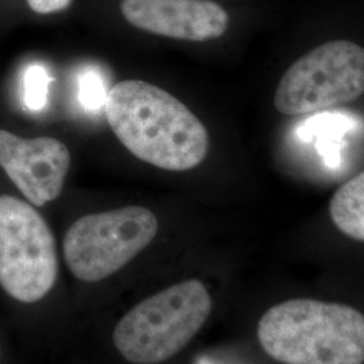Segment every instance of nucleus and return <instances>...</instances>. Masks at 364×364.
<instances>
[{
    "instance_id": "f257e3e1",
    "label": "nucleus",
    "mask_w": 364,
    "mask_h": 364,
    "mask_svg": "<svg viewBox=\"0 0 364 364\" xmlns=\"http://www.w3.org/2000/svg\"><path fill=\"white\" fill-rule=\"evenodd\" d=\"M105 115L132 156L159 169H195L208 154L203 122L181 100L150 82H117L108 92Z\"/></svg>"
},
{
    "instance_id": "f03ea898",
    "label": "nucleus",
    "mask_w": 364,
    "mask_h": 364,
    "mask_svg": "<svg viewBox=\"0 0 364 364\" xmlns=\"http://www.w3.org/2000/svg\"><path fill=\"white\" fill-rule=\"evenodd\" d=\"M260 347L282 364H364V314L318 299H287L260 317Z\"/></svg>"
},
{
    "instance_id": "7ed1b4c3",
    "label": "nucleus",
    "mask_w": 364,
    "mask_h": 364,
    "mask_svg": "<svg viewBox=\"0 0 364 364\" xmlns=\"http://www.w3.org/2000/svg\"><path fill=\"white\" fill-rule=\"evenodd\" d=\"M212 311L208 289L189 279L164 289L132 308L114 331V344L134 364H158L185 348Z\"/></svg>"
},
{
    "instance_id": "20e7f679",
    "label": "nucleus",
    "mask_w": 364,
    "mask_h": 364,
    "mask_svg": "<svg viewBox=\"0 0 364 364\" xmlns=\"http://www.w3.org/2000/svg\"><path fill=\"white\" fill-rule=\"evenodd\" d=\"M156 232V216L144 207L85 215L69 227L64 237L66 264L80 281L99 282L144 251Z\"/></svg>"
},
{
    "instance_id": "39448f33",
    "label": "nucleus",
    "mask_w": 364,
    "mask_h": 364,
    "mask_svg": "<svg viewBox=\"0 0 364 364\" xmlns=\"http://www.w3.org/2000/svg\"><path fill=\"white\" fill-rule=\"evenodd\" d=\"M363 95V46L335 39L304 54L287 69L274 105L284 115L297 117L346 105Z\"/></svg>"
},
{
    "instance_id": "423d86ee",
    "label": "nucleus",
    "mask_w": 364,
    "mask_h": 364,
    "mask_svg": "<svg viewBox=\"0 0 364 364\" xmlns=\"http://www.w3.org/2000/svg\"><path fill=\"white\" fill-rule=\"evenodd\" d=\"M58 275L52 230L37 209L0 196V287L14 299L33 304L52 290Z\"/></svg>"
},
{
    "instance_id": "0eeeda50",
    "label": "nucleus",
    "mask_w": 364,
    "mask_h": 364,
    "mask_svg": "<svg viewBox=\"0 0 364 364\" xmlns=\"http://www.w3.org/2000/svg\"><path fill=\"white\" fill-rule=\"evenodd\" d=\"M0 166L30 204L43 207L61 195L70 153L52 136L22 138L0 130Z\"/></svg>"
},
{
    "instance_id": "6e6552de",
    "label": "nucleus",
    "mask_w": 364,
    "mask_h": 364,
    "mask_svg": "<svg viewBox=\"0 0 364 364\" xmlns=\"http://www.w3.org/2000/svg\"><path fill=\"white\" fill-rule=\"evenodd\" d=\"M120 13L142 31L188 42L220 38L230 26V15L213 0H122Z\"/></svg>"
},
{
    "instance_id": "1a4fd4ad",
    "label": "nucleus",
    "mask_w": 364,
    "mask_h": 364,
    "mask_svg": "<svg viewBox=\"0 0 364 364\" xmlns=\"http://www.w3.org/2000/svg\"><path fill=\"white\" fill-rule=\"evenodd\" d=\"M329 215L341 234L364 242V171L338 188L329 203Z\"/></svg>"
},
{
    "instance_id": "9d476101",
    "label": "nucleus",
    "mask_w": 364,
    "mask_h": 364,
    "mask_svg": "<svg viewBox=\"0 0 364 364\" xmlns=\"http://www.w3.org/2000/svg\"><path fill=\"white\" fill-rule=\"evenodd\" d=\"M78 100L90 112H99L105 109V100L108 96L107 81L102 70L96 68L84 69L77 81Z\"/></svg>"
},
{
    "instance_id": "9b49d317",
    "label": "nucleus",
    "mask_w": 364,
    "mask_h": 364,
    "mask_svg": "<svg viewBox=\"0 0 364 364\" xmlns=\"http://www.w3.org/2000/svg\"><path fill=\"white\" fill-rule=\"evenodd\" d=\"M52 78L45 66L33 64L23 76V102L30 111H42L49 99V85Z\"/></svg>"
},
{
    "instance_id": "f8f14e48",
    "label": "nucleus",
    "mask_w": 364,
    "mask_h": 364,
    "mask_svg": "<svg viewBox=\"0 0 364 364\" xmlns=\"http://www.w3.org/2000/svg\"><path fill=\"white\" fill-rule=\"evenodd\" d=\"M72 1L73 0H27V4L34 13L49 15L64 11Z\"/></svg>"
},
{
    "instance_id": "ddd939ff",
    "label": "nucleus",
    "mask_w": 364,
    "mask_h": 364,
    "mask_svg": "<svg viewBox=\"0 0 364 364\" xmlns=\"http://www.w3.org/2000/svg\"><path fill=\"white\" fill-rule=\"evenodd\" d=\"M0 356H1V351H0Z\"/></svg>"
}]
</instances>
